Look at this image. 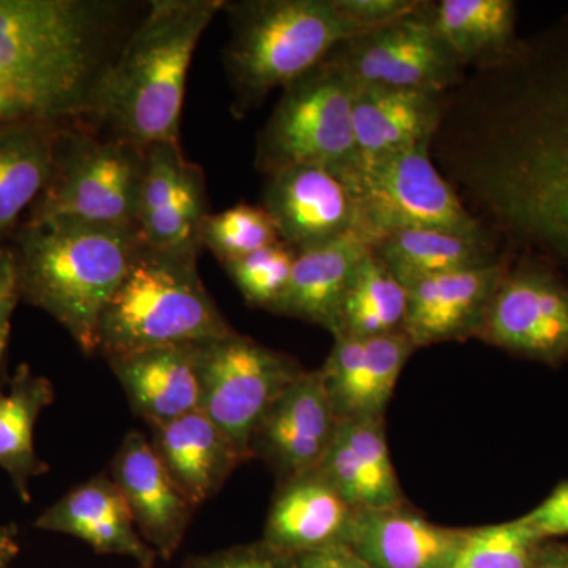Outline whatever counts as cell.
<instances>
[{"label":"cell","mask_w":568,"mask_h":568,"mask_svg":"<svg viewBox=\"0 0 568 568\" xmlns=\"http://www.w3.org/2000/svg\"><path fill=\"white\" fill-rule=\"evenodd\" d=\"M495 73L476 185L515 244L568 268V14Z\"/></svg>","instance_id":"6da1fadb"},{"label":"cell","mask_w":568,"mask_h":568,"mask_svg":"<svg viewBox=\"0 0 568 568\" xmlns=\"http://www.w3.org/2000/svg\"><path fill=\"white\" fill-rule=\"evenodd\" d=\"M119 11L100 0H0V80L37 118L88 119L115 58Z\"/></svg>","instance_id":"7a4b0ae2"},{"label":"cell","mask_w":568,"mask_h":568,"mask_svg":"<svg viewBox=\"0 0 568 568\" xmlns=\"http://www.w3.org/2000/svg\"><path fill=\"white\" fill-rule=\"evenodd\" d=\"M224 0H155L103 74L89 121L140 149L179 144L183 97L197 41Z\"/></svg>","instance_id":"3957f363"},{"label":"cell","mask_w":568,"mask_h":568,"mask_svg":"<svg viewBox=\"0 0 568 568\" xmlns=\"http://www.w3.org/2000/svg\"><path fill=\"white\" fill-rule=\"evenodd\" d=\"M14 244L20 298L54 317L85 354L99 353L100 317L142 244L136 226L28 220Z\"/></svg>","instance_id":"277c9868"},{"label":"cell","mask_w":568,"mask_h":568,"mask_svg":"<svg viewBox=\"0 0 568 568\" xmlns=\"http://www.w3.org/2000/svg\"><path fill=\"white\" fill-rule=\"evenodd\" d=\"M196 257V252H170L142 242L100 317L99 353L110 361L234 334L197 274Z\"/></svg>","instance_id":"5b68a950"},{"label":"cell","mask_w":568,"mask_h":568,"mask_svg":"<svg viewBox=\"0 0 568 568\" xmlns=\"http://www.w3.org/2000/svg\"><path fill=\"white\" fill-rule=\"evenodd\" d=\"M224 10L231 20L224 70L237 118L361 36L335 0H245L227 2Z\"/></svg>","instance_id":"8992f818"},{"label":"cell","mask_w":568,"mask_h":568,"mask_svg":"<svg viewBox=\"0 0 568 568\" xmlns=\"http://www.w3.org/2000/svg\"><path fill=\"white\" fill-rule=\"evenodd\" d=\"M433 141L386 159L355 163L342 175L353 194L355 235L372 246L406 230H437L489 237L429 155Z\"/></svg>","instance_id":"52a82bcc"},{"label":"cell","mask_w":568,"mask_h":568,"mask_svg":"<svg viewBox=\"0 0 568 568\" xmlns=\"http://www.w3.org/2000/svg\"><path fill=\"white\" fill-rule=\"evenodd\" d=\"M355 89L353 78L332 54L290 82L257 138V170L268 175L316 164L343 174L355 166Z\"/></svg>","instance_id":"ba28073f"},{"label":"cell","mask_w":568,"mask_h":568,"mask_svg":"<svg viewBox=\"0 0 568 568\" xmlns=\"http://www.w3.org/2000/svg\"><path fill=\"white\" fill-rule=\"evenodd\" d=\"M144 163V149L62 126L51 181L29 220L73 219L134 226Z\"/></svg>","instance_id":"9c48e42d"},{"label":"cell","mask_w":568,"mask_h":568,"mask_svg":"<svg viewBox=\"0 0 568 568\" xmlns=\"http://www.w3.org/2000/svg\"><path fill=\"white\" fill-rule=\"evenodd\" d=\"M192 346L203 390L201 410L242 458L252 457L254 433L265 413L304 368L237 332Z\"/></svg>","instance_id":"30bf717a"},{"label":"cell","mask_w":568,"mask_h":568,"mask_svg":"<svg viewBox=\"0 0 568 568\" xmlns=\"http://www.w3.org/2000/svg\"><path fill=\"white\" fill-rule=\"evenodd\" d=\"M477 338L540 364L568 361V278L559 265L526 253L508 264Z\"/></svg>","instance_id":"8fae6325"},{"label":"cell","mask_w":568,"mask_h":568,"mask_svg":"<svg viewBox=\"0 0 568 568\" xmlns=\"http://www.w3.org/2000/svg\"><path fill=\"white\" fill-rule=\"evenodd\" d=\"M332 55L364 88L444 93L462 81L465 69L437 31L429 2L390 24L346 40Z\"/></svg>","instance_id":"7c38bea8"},{"label":"cell","mask_w":568,"mask_h":568,"mask_svg":"<svg viewBox=\"0 0 568 568\" xmlns=\"http://www.w3.org/2000/svg\"><path fill=\"white\" fill-rule=\"evenodd\" d=\"M207 215L201 168L183 159L179 144L160 142L145 149L134 224L141 241L153 248L200 253Z\"/></svg>","instance_id":"4fadbf2b"},{"label":"cell","mask_w":568,"mask_h":568,"mask_svg":"<svg viewBox=\"0 0 568 568\" xmlns=\"http://www.w3.org/2000/svg\"><path fill=\"white\" fill-rule=\"evenodd\" d=\"M263 207L280 241L297 253L355 235L353 194L342 175L328 168L297 164L268 174Z\"/></svg>","instance_id":"5bb4252c"},{"label":"cell","mask_w":568,"mask_h":568,"mask_svg":"<svg viewBox=\"0 0 568 568\" xmlns=\"http://www.w3.org/2000/svg\"><path fill=\"white\" fill-rule=\"evenodd\" d=\"M339 418L328 395L323 372H302L272 403L256 433L253 450L286 478L317 469Z\"/></svg>","instance_id":"9a60e30c"},{"label":"cell","mask_w":568,"mask_h":568,"mask_svg":"<svg viewBox=\"0 0 568 568\" xmlns=\"http://www.w3.org/2000/svg\"><path fill=\"white\" fill-rule=\"evenodd\" d=\"M112 480L125 497L145 544L170 559L181 547L194 506L141 433L130 432L123 439L112 465Z\"/></svg>","instance_id":"2e32d148"},{"label":"cell","mask_w":568,"mask_h":568,"mask_svg":"<svg viewBox=\"0 0 568 568\" xmlns=\"http://www.w3.org/2000/svg\"><path fill=\"white\" fill-rule=\"evenodd\" d=\"M510 261L463 268L409 284L403 332L416 347L476 336Z\"/></svg>","instance_id":"e0dca14e"},{"label":"cell","mask_w":568,"mask_h":568,"mask_svg":"<svg viewBox=\"0 0 568 568\" xmlns=\"http://www.w3.org/2000/svg\"><path fill=\"white\" fill-rule=\"evenodd\" d=\"M417 347L405 332L375 338H335L323 372L339 420H383L399 375Z\"/></svg>","instance_id":"ac0fdd59"},{"label":"cell","mask_w":568,"mask_h":568,"mask_svg":"<svg viewBox=\"0 0 568 568\" xmlns=\"http://www.w3.org/2000/svg\"><path fill=\"white\" fill-rule=\"evenodd\" d=\"M466 534L403 506L355 511L345 545L372 568H450Z\"/></svg>","instance_id":"d6986e66"},{"label":"cell","mask_w":568,"mask_h":568,"mask_svg":"<svg viewBox=\"0 0 568 568\" xmlns=\"http://www.w3.org/2000/svg\"><path fill=\"white\" fill-rule=\"evenodd\" d=\"M443 99L440 92L357 85L353 111L357 163L433 141L443 122Z\"/></svg>","instance_id":"ffe728a7"},{"label":"cell","mask_w":568,"mask_h":568,"mask_svg":"<svg viewBox=\"0 0 568 568\" xmlns=\"http://www.w3.org/2000/svg\"><path fill=\"white\" fill-rule=\"evenodd\" d=\"M354 514L320 470L286 478L265 523V544L290 556L345 544Z\"/></svg>","instance_id":"44dd1931"},{"label":"cell","mask_w":568,"mask_h":568,"mask_svg":"<svg viewBox=\"0 0 568 568\" xmlns=\"http://www.w3.org/2000/svg\"><path fill=\"white\" fill-rule=\"evenodd\" d=\"M134 413L151 426L201 409V377L192 345L152 347L110 358Z\"/></svg>","instance_id":"7402d4cb"},{"label":"cell","mask_w":568,"mask_h":568,"mask_svg":"<svg viewBox=\"0 0 568 568\" xmlns=\"http://www.w3.org/2000/svg\"><path fill=\"white\" fill-rule=\"evenodd\" d=\"M366 248L362 239L349 234L298 252L272 313L321 325L335 335L347 286Z\"/></svg>","instance_id":"603a6c76"},{"label":"cell","mask_w":568,"mask_h":568,"mask_svg":"<svg viewBox=\"0 0 568 568\" xmlns=\"http://www.w3.org/2000/svg\"><path fill=\"white\" fill-rule=\"evenodd\" d=\"M152 432V446L194 507L211 499L244 459L201 409Z\"/></svg>","instance_id":"cb8c5ba5"},{"label":"cell","mask_w":568,"mask_h":568,"mask_svg":"<svg viewBox=\"0 0 568 568\" xmlns=\"http://www.w3.org/2000/svg\"><path fill=\"white\" fill-rule=\"evenodd\" d=\"M61 130L40 118L0 122V241L17 235L22 213L50 183Z\"/></svg>","instance_id":"d4e9b609"},{"label":"cell","mask_w":568,"mask_h":568,"mask_svg":"<svg viewBox=\"0 0 568 568\" xmlns=\"http://www.w3.org/2000/svg\"><path fill=\"white\" fill-rule=\"evenodd\" d=\"M429 14L463 67L497 69L521 51L511 0H440L429 3Z\"/></svg>","instance_id":"484cf974"},{"label":"cell","mask_w":568,"mask_h":568,"mask_svg":"<svg viewBox=\"0 0 568 568\" xmlns=\"http://www.w3.org/2000/svg\"><path fill=\"white\" fill-rule=\"evenodd\" d=\"M405 286L432 276L503 260L489 237L437 230H406L369 246Z\"/></svg>","instance_id":"4316f807"},{"label":"cell","mask_w":568,"mask_h":568,"mask_svg":"<svg viewBox=\"0 0 568 568\" xmlns=\"http://www.w3.org/2000/svg\"><path fill=\"white\" fill-rule=\"evenodd\" d=\"M54 390L50 381L33 375L28 365L18 366L10 392L0 395V467L24 503H29V484L47 470L37 457L33 429L41 410L51 405Z\"/></svg>","instance_id":"83f0119b"},{"label":"cell","mask_w":568,"mask_h":568,"mask_svg":"<svg viewBox=\"0 0 568 568\" xmlns=\"http://www.w3.org/2000/svg\"><path fill=\"white\" fill-rule=\"evenodd\" d=\"M407 310L405 284L366 248L347 286L336 336L375 338L403 332Z\"/></svg>","instance_id":"f1b7e54d"},{"label":"cell","mask_w":568,"mask_h":568,"mask_svg":"<svg viewBox=\"0 0 568 568\" xmlns=\"http://www.w3.org/2000/svg\"><path fill=\"white\" fill-rule=\"evenodd\" d=\"M126 521H133V517L121 489L112 478L97 477L52 504L40 515L36 526L48 532L80 538L93 548Z\"/></svg>","instance_id":"f546056e"},{"label":"cell","mask_w":568,"mask_h":568,"mask_svg":"<svg viewBox=\"0 0 568 568\" xmlns=\"http://www.w3.org/2000/svg\"><path fill=\"white\" fill-rule=\"evenodd\" d=\"M544 538L525 518L467 529L450 568H530Z\"/></svg>","instance_id":"4dcf8cb0"},{"label":"cell","mask_w":568,"mask_h":568,"mask_svg":"<svg viewBox=\"0 0 568 568\" xmlns=\"http://www.w3.org/2000/svg\"><path fill=\"white\" fill-rule=\"evenodd\" d=\"M280 242L271 215L263 205L237 204L209 213L201 227V248H207L223 264L241 260Z\"/></svg>","instance_id":"1f68e13d"},{"label":"cell","mask_w":568,"mask_h":568,"mask_svg":"<svg viewBox=\"0 0 568 568\" xmlns=\"http://www.w3.org/2000/svg\"><path fill=\"white\" fill-rule=\"evenodd\" d=\"M338 433L353 450L372 495V510L403 507V493L388 452L383 420H339Z\"/></svg>","instance_id":"d6a6232c"},{"label":"cell","mask_w":568,"mask_h":568,"mask_svg":"<svg viewBox=\"0 0 568 568\" xmlns=\"http://www.w3.org/2000/svg\"><path fill=\"white\" fill-rule=\"evenodd\" d=\"M297 252L280 241L223 264L246 304L272 312L290 282Z\"/></svg>","instance_id":"836d02e7"},{"label":"cell","mask_w":568,"mask_h":568,"mask_svg":"<svg viewBox=\"0 0 568 568\" xmlns=\"http://www.w3.org/2000/svg\"><path fill=\"white\" fill-rule=\"evenodd\" d=\"M336 9L357 31L365 33L390 24L418 9L420 0H335Z\"/></svg>","instance_id":"e575fe53"},{"label":"cell","mask_w":568,"mask_h":568,"mask_svg":"<svg viewBox=\"0 0 568 568\" xmlns=\"http://www.w3.org/2000/svg\"><path fill=\"white\" fill-rule=\"evenodd\" d=\"M523 518L545 541L568 536V481L552 489L551 495Z\"/></svg>","instance_id":"d590c367"},{"label":"cell","mask_w":568,"mask_h":568,"mask_svg":"<svg viewBox=\"0 0 568 568\" xmlns=\"http://www.w3.org/2000/svg\"><path fill=\"white\" fill-rule=\"evenodd\" d=\"M295 568H372L345 544L331 545L294 556Z\"/></svg>","instance_id":"8d00e7d4"},{"label":"cell","mask_w":568,"mask_h":568,"mask_svg":"<svg viewBox=\"0 0 568 568\" xmlns=\"http://www.w3.org/2000/svg\"><path fill=\"white\" fill-rule=\"evenodd\" d=\"M192 568H280L278 564L263 552L235 551L201 560Z\"/></svg>","instance_id":"74e56055"},{"label":"cell","mask_w":568,"mask_h":568,"mask_svg":"<svg viewBox=\"0 0 568 568\" xmlns=\"http://www.w3.org/2000/svg\"><path fill=\"white\" fill-rule=\"evenodd\" d=\"M18 301H20V293H18L17 276L0 283V361L9 342L11 315Z\"/></svg>","instance_id":"f35d334b"},{"label":"cell","mask_w":568,"mask_h":568,"mask_svg":"<svg viewBox=\"0 0 568 568\" xmlns=\"http://www.w3.org/2000/svg\"><path fill=\"white\" fill-rule=\"evenodd\" d=\"M37 118L32 111L11 93L0 80V122L17 121V119Z\"/></svg>","instance_id":"ab89813d"},{"label":"cell","mask_w":568,"mask_h":568,"mask_svg":"<svg viewBox=\"0 0 568 568\" xmlns=\"http://www.w3.org/2000/svg\"><path fill=\"white\" fill-rule=\"evenodd\" d=\"M530 568H568V545L545 541Z\"/></svg>","instance_id":"60d3db41"},{"label":"cell","mask_w":568,"mask_h":568,"mask_svg":"<svg viewBox=\"0 0 568 568\" xmlns=\"http://www.w3.org/2000/svg\"><path fill=\"white\" fill-rule=\"evenodd\" d=\"M17 534L9 526H0V568H9L17 558Z\"/></svg>","instance_id":"b9f144b4"},{"label":"cell","mask_w":568,"mask_h":568,"mask_svg":"<svg viewBox=\"0 0 568 568\" xmlns=\"http://www.w3.org/2000/svg\"><path fill=\"white\" fill-rule=\"evenodd\" d=\"M17 276L13 250L0 245V283Z\"/></svg>","instance_id":"7bdbcfd3"},{"label":"cell","mask_w":568,"mask_h":568,"mask_svg":"<svg viewBox=\"0 0 568 568\" xmlns=\"http://www.w3.org/2000/svg\"><path fill=\"white\" fill-rule=\"evenodd\" d=\"M0 395H2V392H0Z\"/></svg>","instance_id":"ee69618b"}]
</instances>
